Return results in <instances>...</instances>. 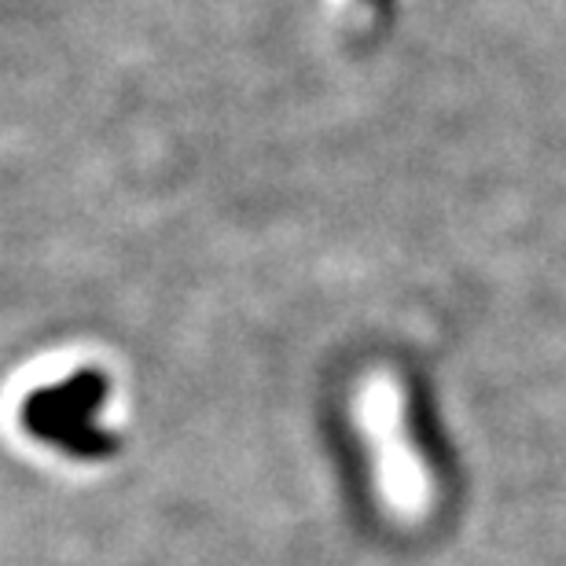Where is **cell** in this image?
<instances>
[{
  "label": "cell",
  "instance_id": "3957f363",
  "mask_svg": "<svg viewBox=\"0 0 566 566\" xmlns=\"http://www.w3.org/2000/svg\"><path fill=\"white\" fill-rule=\"evenodd\" d=\"M365 4H371V8H382V4H390V0H365Z\"/></svg>",
  "mask_w": 566,
  "mask_h": 566
},
{
  "label": "cell",
  "instance_id": "6da1fadb",
  "mask_svg": "<svg viewBox=\"0 0 566 566\" xmlns=\"http://www.w3.org/2000/svg\"><path fill=\"white\" fill-rule=\"evenodd\" d=\"M360 427L368 430L371 449H376L379 485L387 493V504L398 515H420L430 504V474L420 452L412 446L409 427V401H405L401 382L394 376L368 379V387L357 398Z\"/></svg>",
  "mask_w": 566,
  "mask_h": 566
},
{
  "label": "cell",
  "instance_id": "7a4b0ae2",
  "mask_svg": "<svg viewBox=\"0 0 566 566\" xmlns=\"http://www.w3.org/2000/svg\"><path fill=\"white\" fill-rule=\"evenodd\" d=\"M107 394L104 376L96 371H74L52 387H38L22 401V427L33 438L71 452V457L96 460L111 457L118 441L96 423V409Z\"/></svg>",
  "mask_w": 566,
  "mask_h": 566
}]
</instances>
